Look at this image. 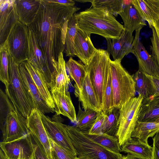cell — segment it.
<instances>
[{"mask_svg": "<svg viewBox=\"0 0 159 159\" xmlns=\"http://www.w3.org/2000/svg\"><path fill=\"white\" fill-rule=\"evenodd\" d=\"M46 1L70 7L75 6V2L72 0H46Z\"/></svg>", "mask_w": 159, "mask_h": 159, "instance_id": "obj_44", "label": "cell"}, {"mask_svg": "<svg viewBox=\"0 0 159 159\" xmlns=\"http://www.w3.org/2000/svg\"><path fill=\"white\" fill-rule=\"evenodd\" d=\"M113 107L120 109L127 101L135 97L136 91L133 76L123 67L120 61L111 60Z\"/></svg>", "mask_w": 159, "mask_h": 159, "instance_id": "obj_5", "label": "cell"}, {"mask_svg": "<svg viewBox=\"0 0 159 159\" xmlns=\"http://www.w3.org/2000/svg\"><path fill=\"white\" fill-rule=\"evenodd\" d=\"M111 60L110 54L107 50L97 49L89 64L86 66L102 111L105 78Z\"/></svg>", "mask_w": 159, "mask_h": 159, "instance_id": "obj_7", "label": "cell"}, {"mask_svg": "<svg viewBox=\"0 0 159 159\" xmlns=\"http://www.w3.org/2000/svg\"><path fill=\"white\" fill-rule=\"evenodd\" d=\"M38 12L28 25L34 33L50 72L54 81L57 72L58 57L64 52L68 24L80 8L40 0Z\"/></svg>", "mask_w": 159, "mask_h": 159, "instance_id": "obj_1", "label": "cell"}, {"mask_svg": "<svg viewBox=\"0 0 159 159\" xmlns=\"http://www.w3.org/2000/svg\"><path fill=\"white\" fill-rule=\"evenodd\" d=\"M66 66L69 75L75 83V89H80L87 74L86 66L70 57L66 63Z\"/></svg>", "mask_w": 159, "mask_h": 159, "instance_id": "obj_28", "label": "cell"}, {"mask_svg": "<svg viewBox=\"0 0 159 159\" xmlns=\"http://www.w3.org/2000/svg\"><path fill=\"white\" fill-rule=\"evenodd\" d=\"M143 99L139 95L127 101L120 109L117 137L121 147L132 138L131 134L138 121Z\"/></svg>", "mask_w": 159, "mask_h": 159, "instance_id": "obj_6", "label": "cell"}, {"mask_svg": "<svg viewBox=\"0 0 159 159\" xmlns=\"http://www.w3.org/2000/svg\"><path fill=\"white\" fill-rule=\"evenodd\" d=\"M76 17L75 13L68 24L64 52L66 57H75L74 40L77 29L78 28Z\"/></svg>", "mask_w": 159, "mask_h": 159, "instance_id": "obj_30", "label": "cell"}, {"mask_svg": "<svg viewBox=\"0 0 159 159\" xmlns=\"http://www.w3.org/2000/svg\"><path fill=\"white\" fill-rule=\"evenodd\" d=\"M19 71L28 91L33 99L36 108L43 114L53 112L43 100L31 77L26 69L23 63L19 65Z\"/></svg>", "mask_w": 159, "mask_h": 159, "instance_id": "obj_20", "label": "cell"}, {"mask_svg": "<svg viewBox=\"0 0 159 159\" xmlns=\"http://www.w3.org/2000/svg\"><path fill=\"white\" fill-rule=\"evenodd\" d=\"M75 159H80L79 158H78L77 157H76L75 158Z\"/></svg>", "mask_w": 159, "mask_h": 159, "instance_id": "obj_49", "label": "cell"}, {"mask_svg": "<svg viewBox=\"0 0 159 159\" xmlns=\"http://www.w3.org/2000/svg\"><path fill=\"white\" fill-rule=\"evenodd\" d=\"M133 33L125 29L118 38L106 39L107 51L114 61H121L124 57L132 52L134 37Z\"/></svg>", "mask_w": 159, "mask_h": 159, "instance_id": "obj_17", "label": "cell"}, {"mask_svg": "<svg viewBox=\"0 0 159 159\" xmlns=\"http://www.w3.org/2000/svg\"><path fill=\"white\" fill-rule=\"evenodd\" d=\"M113 107L111 77L109 65L106 74L103 85L102 111L105 113Z\"/></svg>", "mask_w": 159, "mask_h": 159, "instance_id": "obj_37", "label": "cell"}, {"mask_svg": "<svg viewBox=\"0 0 159 159\" xmlns=\"http://www.w3.org/2000/svg\"><path fill=\"white\" fill-rule=\"evenodd\" d=\"M122 159H138L136 158H131L126 157L125 156H123Z\"/></svg>", "mask_w": 159, "mask_h": 159, "instance_id": "obj_47", "label": "cell"}, {"mask_svg": "<svg viewBox=\"0 0 159 159\" xmlns=\"http://www.w3.org/2000/svg\"><path fill=\"white\" fill-rule=\"evenodd\" d=\"M132 76L135 82L136 92L144 99L152 96L153 95L152 86L147 75L138 70Z\"/></svg>", "mask_w": 159, "mask_h": 159, "instance_id": "obj_32", "label": "cell"}, {"mask_svg": "<svg viewBox=\"0 0 159 159\" xmlns=\"http://www.w3.org/2000/svg\"><path fill=\"white\" fill-rule=\"evenodd\" d=\"M2 114V142H7L18 139L30 133L27 125V118L22 116L11 104L5 112Z\"/></svg>", "mask_w": 159, "mask_h": 159, "instance_id": "obj_8", "label": "cell"}, {"mask_svg": "<svg viewBox=\"0 0 159 159\" xmlns=\"http://www.w3.org/2000/svg\"><path fill=\"white\" fill-rule=\"evenodd\" d=\"M121 151L127 153L125 156L131 158L152 159V147L148 143L132 138L121 147Z\"/></svg>", "mask_w": 159, "mask_h": 159, "instance_id": "obj_22", "label": "cell"}, {"mask_svg": "<svg viewBox=\"0 0 159 159\" xmlns=\"http://www.w3.org/2000/svg\"><path fill=\"white\" fill-rule=\"evenodd\" d=\"M104 114L105 116L102 128V133L117 137L120 109L113 107Z\"/></svg>", "mask_w": 159, "mask_h": 159, "instance_id": "obj_29", "label": "cell"}, {"mask_svg": "<svg viewBox=\"0 0 159 159\" xmlns=\"http://www.w3.org/2000/svg\"><path fill=\"white\" fill-rule=\"evenodd\" d=\"M53 157L56 159H75V157L50 139Z\"/></svg>", "mask_w": 159, "mask_h": 159, "instance_id": "obj_38", "label": "cell"}, {"mask_svg": "<svg viewBox=\"0 0 159 159\" xmlns=\"http://www.w3.org/2000/svg\"><path fill=\"white\" fill-rule=\"evenodd\" d=\"M69 88L64 87L60 89L50 90L55 106L54 111L57 115H62L72 123L77 121V116L72 101Z\"/></svg>", "mask_w": 159, "mask_h": 159, "instance_id": "obj_16", "label": "cell"}, {"mask_svg": "<svg viewBox=\"0 0 159 159\" xmlns=\"http://www.w3.org/2000/svg\"><path fill=\"white\" fill-rule=\"evenodd\" d=\"M54 159H56L54 157Z\"/></svg>", "mask_w": 159, "mask_h": 159, "instance_id": "obj_50", "label": "cell"}, {"mask_svg": "<svg viewBox=\"0 0 159 159\" xmlns=\"http://www.w3.org/2000/svg\"><path fill=\"white\" fill-rule=\"evenodd\" d=\"M42 122L49 139L62 147L75 157H77L75 150L71 142L62 119H57L56 116L52 120L41 112Z\"/></svg>", "mask_w": 159, "mask_h": 159, "instance_id": "obj_10", "label": "cell"}, {"mask_svg": "<svg viewBox=\"0 0 159 159\" xmlns=\"http://www.w3.org/2000/svg\"><path fill=\"white\" fill-rule=\"evenodd\" d=\"M79 89H75V94L81 103L84 110L90 109L98 112L102 111L95 92L92 84L89 73Z\"/></svg>", "mask_w": 159, "mask_h": 159, "instance_id": "obj_18", "label": "cell"}, {"mask_svg": "<svg viewBox=\"0 0 159 159\" xmlns=\"http://www.w3.org/2000/svg\"><path fill=\"white\" fill-rule=\"evenodd\" d=\"M119 15L123 21L124 29L127 31L133 33L146 25L132 3L124 7Z\"/></svg>", "mask_w": 159, "mask_h": 159, "instance_id": "obj_25", "label": "cell"}, {"mask_svg": "<svg viewBox=\"0 0 159 159\" xmlns=\"http://www.w3.org/2000/svg\"><path fill=\"white\" fill-rule=\"evenodd\" d=\"M159 118V96L143 99L138 118L139 121H153Z\"/></svg>", "mask_w": 159, "mask_h": 159, "instance_id": "obj_26", "label": "cell"}, {"mask_svg": "<svg viewBox=\"0 0 159 159\" xmlns=\"http://www.w3.org/2000/svg\"><path fill=\"white\" fill-rule=\"evenodd\" d=\"M74 46L76 57L87 66L97 50L92 42L90 36L78 28L75 39Z\"/></svg>", "mask_w": 159, "mask_h": 159, "instance_id": "obj_19", "label": "cell"}, {"mask_svg": "<svg viewBox=\"0 0 159 159\" xmlns=\"http://www.w3.org/2000/svg\"><path fill=\"white\" fill-rule=\"evenodd\" d=\"M29 32L28 26L19 20L7 40L10 54L19 65L28 59Z\"/></svg>", "mask_w": 159, "mask_h": 159, "instance_id": "obj_9", "label": "cell"}, {"mask_svg": "<svg viewBox=\"0 0 159 159\" xmlns=\"http://www.w3.org/2000/svg\"><path fill=\"white\" fill-rule=\"evenodd\" d=\"M29 28L28 61L43 76L50 90L54 87V79L48 69L45 59L37 38L33 31Z\"/></svg>", "mask_w": 159, "mask_h": 159, "instance_id": "obj_12", "label": "cell"}, {"mask_svg": "<svg viewBox=\"0 0 159 159\" xmlns=\"http://www.w3.org/2000/svg\"><path fill=\"white\" fill-rule=\"evenodd\" d=\"M27 126L32 135L37 139L49 159H54L52 145L41 116V112L36 108L27 118Z\"/></svg>", "mask_w": 159, "mask_h": 159, "instance_id": "obj_14", "label": "cell"}, {"mask_svg": "<svg viewBox=\"0 0 159 159\" xmlns=\"http://www.w3.org/2000/svg\"><path fill=\"white\" fill-rule=\"evenodd\" d=\"M66 127L79 159H122L120 153L112 152L96 143L76 126L66 125Z\"/></svg>", "mask_w": 159, "mask_h": 159, "instance_id": "obj_4", "label": "cell"}, {"mask_svg": "<svg viewBox=\"0 0 159 159\" xmlns=\"http://www.w3.org/2000/svg\"><path fill=\"white\" fill-rule=\"evenodd\" d=\"M159 132V122L138 121L131 137L148 143V138L152 137Z\"/></svg>", "mask_w": 159, "mask_h": 159, "instance_id": "obj_27", "label": "cell"}, {"mask_svg": "<svg viewBox=\"0 0 159 159\" xmlns=\"http://www.w3.org/2000/svg\"><path fill=\"white\" fill-rule=\"evenodd\" d=\"M18 21L16 0H0V46L7 40L11 30Z\"/></svg>", "mask_w": 159, "mask_h": 159, "instance_id": "obj_15", "label": "cell"}, {"mask_svg": "<svg viewBox=\"0 0 159 159\" xmlns=\"http://www.w3.org/2000/svg\"><path fill=\"white\" fill-rule=\"evenodd\" d=\"M91 7L103 9L114 16L123 10L124 6L123 0H90Z\"/></svg>", "mask_w": 159, "mask_h": 159, "instance_id": "obj_35", "label": "cell"}, {"mask_svg": "<svg viewBox=\"0 0 159 159\" xmlns=\"http://www.w3.org/2000/svg\"><path fill=\"white\" fill-rule=\"evenodd\" d=\"M153 141L152 159H159V132L154 136Z\"/></svg>", "mask_w": 159, "mask_h": 159, "instance_id": "obj_42", "label": "cell"}, {"mask_svg": "<svg viewBox=\"0 0 159 159\" xmlns=\"http://www.w3.org/2000/svg\"><path fill=\"white\" fill-rule=\"evenodd\" d=\"M105 116V114L102 111L97 112V118L88 131L89 134L97 135L102 133V128Z\"/></svg>", "mask_w": 159, "mask_h": 159, "instance_id": "obj_39", "label": "cell"}, {"mask_svg": "<svg viewBox=\"0 0 159 159\" xmlns=\"http://www.w3.org/2000/svg\"><path fill=\"white\" fill-rule=\"evenodd\" d=\"M141 29L135 30L132 53L137 59L139 70L149 75L159 76V67L157 63L148 52L140 40Z\"/></svg>", "mask_w": 159, "mask_h": 159, "instance_id": "obj_13", "label": "cell"}, {"mask_svg": "<svg viewBox=\"0 0 159 159\" xmlns=\"http://www.w3.org/2000/svg\"><path fill=\"white\" fill-rule=\"evenodd\" d=\"M88 132H84L92 140L99 145L114 152L119 153L121 152L118 138L107 134H89Z\"/></svg>", "mask_w": 159, "mask_h": 159, "instance_id": "obj_33", "label": "cell"}, {"mask_svg": "<svg viewBox=\"0 0 159 159\" xmlns=\"http://www.w3.org/2000/svg\"><path fill=\"white\" fill-rule=\"evenodd\" d=\"M152 26L153 27L159 40V17L153 23Z\"/></svg>", "mask_w": 159, "mask_h": 159, "instance_id": "obj_45", "label": "cell"}, {"mask_svg": "<svg viewBox=\"0 0 159 159\" xmlns=\"http://www.w3.org/2000/svg\"><path fill=\"white\" fill-rule=\"evenodd\" d=\"M132 4L150 28L159 17V0H132Z\"/></svg>", "mask_w": 159, "mask_h": 159, "instance_id": "obj_24", "label": "cell"}, {"mask_svg": "<svg viewBox=\"0 0 159 159\" xmlns=\"http://www.w3.org/2000/svg\"><path fill=\"white\" fill-rule=\"evenodd\" d=\"M34 142V159H49L37 139L31 134Z\"/></svg>", "mask_w": 159, "mask_h": 159, "instance_id": "obj_41", "label": "cell"}, {"mask_svg": "<svg viewBox=\"0 0 159 159\" xmlns=\"http://www.w3.org/2000/svg\"><path fill=\"white\" fill-rule=\"evenodd\" d=\"M155 121L157 122H159V118H158Z\"/></svg>", "mask_w": 159, "mask_h": 159, "instance_id": "obj_48", "label": "cell"}, {"mask_svg": "<svg viewBox=\"0 0 159 159\" xmlns=\"http://www.w3.org/2000/svg\"><path fill=\"white\" fill-rule=\"evenodd\" d=\"M40 0H16L19 20L28 25L35 19L40 6Z\"/></svg>", "mask_w": 159, "mask_h": 159, "instance_id": "obj_23", "label": "cell"}, {"mask_svg": "<svg viewBox=\"0 0 159 159\" xmlns=\"http://www.w3.org/2000/svg\"><path fill=\"white\" fill-rule=\"evenodd\" d=\"M9 61L10 84L6 94L15 108L27 118L32 111L36 108V106L22 79L19 65L15 62L10 54Z\"/></svg>", "mask_w": 159, "mask_h": 159, "instance_id": "obj_3", "label": "cell"}, {"mask_svg": "<svg viewBox=\"0 0 159 159\" xmlns=\"http://www.w3.org/2000/svg\"><path fill=\"white\" fill-rule=\"evenodd\" d=\"M0 159H7L4 153L1 149L0 150Z\"/></svg>", "mask_w": 159, "mask_h": 159, "instance_id": "obj_46", "label": "cell"}, {"mask_svg": "<svg viewBox=\"0 0 159 159\" xmlns=\"http://www.w3.org/2000/svg\"><path fill=\"white\" fill-rule=\"evenodd\" d=\"M152 30V35L150 38L151 45L150 50L152 52V56L157 63L159 67V40L153 27L151 28Z\"/></svg>", "mask_w": 159, "mask_h": 159, "instance_id": "obj_40", "label": "cell"}, {"mask_svg": "<svg viewBox=\"0 0 159 159\" xmlns=\"http://www.w3.org/2000/svg\"><path fill=\"white\" fill-rule=\"evenodd\" d=\"M0 146L7 159H34V142L30 132L15 140L1 142Z\"/></svg>", "mask_w": 159, "mask_h": 159, "instance_id": "obj_11", "label": "cell"}, {"mask_svg": "<svg viewBox=\"0 0 159 159\" xmlns=\"http://www.w3.org/2000/svg\"><path fill=\"white\" fill-rule=\"evenodd\" d=\"M97 116V112L90 109L83 111L79 105L76 127L82 132L88 131Z\"/></svg>", "mask_w": 159, "mask_h": 159, "instance_id": "obj_34", "label": "cell"}, {"mask_svg": "<svg viewBox=\"0 0 159 159\" xmlns=\"http://www.w3.org/2000/svg\"><path fill=\"white\" fill-rule=\"evenodd\" d=\"M79 28L87 35H100L106 39L118 38L124 26L113 15L100 8L92 7L76 13Z\"/></svg>", "mask_w": 159, "mask_h": 159, "instance_id": "obj_2", "label": "cell"}, {"mask_svg": "<svg viewBox=\"0 0 159 159\" xmlns=\"http://www.w3.org/2000/svg\"><path fill=\"white\" fill-rule=\"evenodd\" d=\"M38 89L43 100L51 109L54 111L55 106L47 83L43 76L36 70L28 61L23 62Z\"/></svg>", "mask_w": 159, "mask_h": 159, "instance_id": "obj_21", "label": "cell"}, {"mask_svg": "<svg viewBox=\"0 0 159 159\" xmlns=\"http://www.w3.org/2000/svg\"><path fill=\"white\" fill-rule=\"evenodd\" d=\"M9 52L7 40L0 46V80L4 84L7 92L10 84L9 73Z\"/></svg>", "mask_w": 159, "mask_h": 159, "instance_id": "obj_31", "label": "cell"}, {"mask_svg": "<svg viewBox=\"0 0 159 159\" xmlns=\"http://www.w3.org/2000/svg\"><path fill=\"white\" fill-rule=\"evenodd\" d=\"M66 63L63 53H61L58 57L57 72L52 89H60L64 87L69 88L70 81L67 74Z\"/></svg>", "mask_w": 159, "mask_h": 159, "instance_id": "obj_36", "label": "cell"}, {"mask_svg": "<svg viewBox=\"0 0 159 159\" xmlns=\"http://www.w3.org/2000/svg\"><path fill=\"white\" fill-rule=\"evenodd\" d=\"M146 75L149 79L151 83L152 88V96H159V76H153Z\"/></svg>", "mask_w": 159, "mask_h": 159, "instance_id": "obj_43", "label": "cell"}]
</instances>
